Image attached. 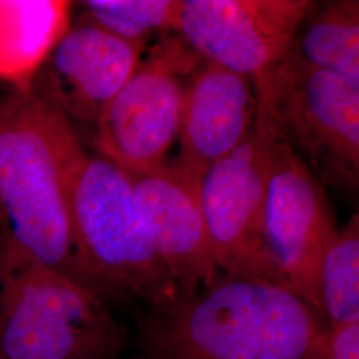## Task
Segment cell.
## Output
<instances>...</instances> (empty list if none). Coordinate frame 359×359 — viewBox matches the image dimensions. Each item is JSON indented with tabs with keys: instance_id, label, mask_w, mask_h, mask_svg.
<instances>
[{
	"instance_id": "6da1fadb",
	"label": "cell",
	"mask_w": 359,
	"mask_h": 359,
	"mask_svg": "<svg viewBox=\"0 0 359 359\" xmlns=\"http://www.w3.org/2000/svg\"><path fill=\"white\" fill-rule=\"evenodd\" d=\"M329 326L289 289L221 277L142 323L148 359H323Z\"/></svg>"
},
{
	"instance_id": "7a4b0ae2",
	"label": "cell",
	"mask_w": 359,
	"mask_h": 359,
	"mask_svg": "<svg viewBox=\"0 0 359 359\" xmlns=\"http://www.w3.org/2000/svg\"><path fill=\"white\" fill-rule=\"evenodd\" d=\"M72 129L35 90H13L0 102V240L93 292L65 191L63 152Z\"/></svg>"
},
{
	"instance_id": "3957f363",
	"label": "cell",
	"mask_w": 359,
	"mask_h": 359,
	"mask_svg": "<svg viewBox=\"0 0 359 359\" xmlns=\"http://www.w3.org/2000/svg\"><path fill=\"white\" fill-rule=\"evenodd\" d=\"M63 172L77 244L93 292L107 301L130 294L154 313L181 301L179 287L156 252L127 173L90 154L72 129L65 142Z\"/></svg>"
},
{
	"instance_id": "277c9868",
	"label": "cell",
	"mask_w": 359,
	"mask_h": 359,
	"mask_svg": "<svg viewBox=\"0 0 359 359\" xmlns=\"http://www.w3.org/2000/svg\"><path fill=\"white\" fill-rule=\"evenodd\" d=\"M121 327L105 301L0 240V354L6 359H117Z\"/></svg>"
},
{
	"instance_id": "5b68a950",
	"label": "cell",
	"mask_w": 359,
	"mask_h": 359,
	"mask_svg": "<svg viewBox=\"0 0 359 359\" xmlns=\"http://www.w3.org/2000/svg\"><path fill=\"white\" fill-rule=\"evenodd\" d=\"M253 83L257 112L322 184L359 185V81L304 65L290 55Z\"/></svg>"
},
{
	"instance_id": "8992f818",
	"label": "cell",
	"mask_w": 359,
	"mask_h": 359,
	"mask_svg": "<svg viewBox=\"0 0 359 359\" xmlns=\"http://www.w3.org/2000/svg\"><path fill=\"white\" fill-rule=\"evenodd\" d=\"M196 57L181 39L154 47L95 126V152L128 173L163 167L179 139L181 79L197 68Z\"/></svg>"
},
{
	"instance_id": "52a82bcc",
	"label": "cell",
	"mask_w": 359,
	"mask_h": 359,
	"mask_svg": "<svg viewBox=\"0 0 359 359\" xmlns=\"http://www.w3.org/2000/svg\"><path fill=\"white\" fill-rule=\"evenodd\" d=\"M270 140L269 123L256 112L244 142L203 173L198 194L218 270L231 277L283 286L261 228Z\"/></svg>"
},
{
	"instance_id": "ba28073f",
	"label": "cell",
	"mask_w": 359,
	"mask_h": 359,
	"mask_svg": "<svg viewBox=\"0 0 359 359\" xmlns=\"http://www.w3.org/2000/svg\"><path fill=\"white\" fill-rule=\"evenodd\" d=\"M270 128L261 221L264 244L283 287L318 311V270L337 231L333 210L321 181Z\"/></svg>"
},
{
	"instance_id": "9c48e42d",
	"label": "cell",
	"mask_w": 359,
	"mask_h": 359,
	"mask_svg": "<svg viewBox=\"0 0 359 359\" xmlns=\"http://www.w3.org/2000/svg\"><path fill=\"white\" fill-rule=\"evenodd\" d=\"M310 0H180L175 34L200 59L250 79L281 65Z\"/></svg>"
},
{
	"instance_id": "30bf717a",
	"label": "cell",
	"mask_w": 359,
	"mask_h": 359,
	"mask_svg": "<svg viewBox=\"0 0 359 359\" xmlns=\"http://www.w3.org/2000/svg\"><path fill=\"white\" fill-rule=\"evenodd\" d=\"M142 48L79 19L41 65L32 90L63 115L96 126L142 60Z\"/></svg>"
},
{
	"instance_id": "8fae6325",
	"label": "cell",
	"mask_w": 359,
	"mask_h": 359,
	"mask_svg": "<svg viewBox=\"0 0 359 359\" xmlns=\"http://www.w3.org/2000/svg\"><path fill=\"white\" fill-rule=\"evenodd\" d=\"M126 173L144 225L179 287L181 301L191 299L219 276L201 209L198 181L168 163L148 172Z\"/></svg>"
},
{
	"instance_id": "7c38bea8",
	"label": "cell",
	"mask_w": 359,
	"mask_h": 359,
	"mask_svg": "<svg viewBox=\"0 0 359 359\" xmlns=\"http://www.w3.org/2000/svg\"><path fill=\"white\" fill-rule=\"evenodd\" d=\"M256 112L250 79L209 62L197 67L184 87L179 154L169 165L200 181L248 137Z\"/></svg>"
},
{
	"instance_id": "4fadbf2b",
	"label": "cell",
	"mask_w": 359,
	"mask_h": 359,
	"mask_svg": "<svg viewBox=\"0 0 359 359\" xmlns=\"http://www.w3.org/2000/svg\"><path fill=\"white\" fill-rule=\"evenodd\" d=\"M72 1L0 0V81L32 90L39 71L71 26Z\"/></svg>"
},
{
	"instance_id": "5bb4252c",
	"label": "cell",
	"mask_w": 359,
	"mask_h": 359,
	"mask_svg": "<svg viewBox=\"0 0 359 359\" xmlns=\"http://www.w3.org/2000/svg\"><path fill=\"white\" fill-rule=\"evenodd\" d=\"M293 59L359 81V1H311L295 34Z\"/></svg>"
},
{
	"instance_id": "9a60e30c",
	"label": "cell",
	"mask_w": 359,
	"mask_h": 359,
	"mask_svg": "<svg viewBox=\"0 0 359 359\" xmlns=\"http://www.w3.org/2000/svg\"><path fill=\"white\" fill-rule=\"evenodd\" d=\"M318 311L329 329L359 322V218L337 231L318 270Z\"/></svg>"
},
{
	"instance_id": "2e32d148",
	"label": "cell",
	"mask_w": 359,
	"mask_h": 359,
	"mask_svg": "<svg viewBox=\"0 0 359 359\" xmlns=\"http://www.w3.org/2000/svg\"><path fill=\"white\" fill-rule=\"evenodd\" d=\"M80 19L145 48L156 35L175 34L180 0H86Z\"/></svg>"
},
{
	"instance_id": "e0dca14e",
	"label": "cell",
	"mask_w": 359,
	"mask_h": 359,
	"mask_svg": "<svg viewBox=\"0 0 359 359\" xmlns=\"http://www.w3.org/2000/svg\"><path fill=\"white\" fill-rule=\"evenodd\" d=\"M323 359H359V322L329 330Z\"/></svg>"
},
{
	"instance_id": "ac0fdd59",
	"label": "cell",
	"mask_w": 359,
	"mask_h": 359,
	"mask_svg": "<svg viewBox=\"0 0 359 359\" xmlns=\"http://www.w3.org/2000/svg\"><path fill=\"white\" fill-rule=\"evenodd\" d=\"M0 359H6V358H4V357H3V355H1V354H0Z\"/></svg>"
}]
</instances>
